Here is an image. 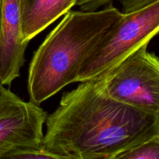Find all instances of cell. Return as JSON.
I'll return each mask as SVG.
<instances>
[{"mask_svg": "<svg viewBox=\"0 0 159 159\" xmlns=\"http://www.w3.org/2000/svg\"><path fill=\"white\" fill-rule=\"evenodd\" d=\"M45 126L40 148L73 159H110L159 137V115L115 100L102 77L64 93Z\"/></svg>", "mask_w": 159, "mask_h": 159, "instance_id": "obj_1", "label": "cell"}, {"mask_svg": "<svg viewBox=\"0 0 159 159\" xmlns=\"http://www.w3.org/2000/svg\"><path fill=\"white\" fill-rule=\"evenodd\" d=\"M64 16L29 65L27 90L30 102L37 105L77 82L83 62L123 13L110 4L100 10L71 9Z\"/></svg>", "mask_w": 159, "mask_h": 159, "instance_id": "obj_2", "label": "cell"}, {"mask_svg": "<svg viewBox=\"0 0 159 159\" xmlns=\"http://www.w3.org/2000/svg\"><path fill=\"white\" fill-rule=\"evenodd\" d=\"M159 33V0L123 17L81 66L77 82L102 77Z\"/></svg>", "mask_w": 159, "mask_h": 159, "instance_id": "obj_3", "label": "cell"}, {"mask_svg": "<svg viewBox=\"0 0 159 159\" xmlns=\"http://www.w3.org/2000/svg\"><path fill=\"white\" fill-rule=\"evenodd\" d=\"M148 45H142L102 78L106 93L115 100L159 115V58L148 52Z\"/></svg>", "mask_w": 159, "mask_h": 159, "instance_id": "obj_4", "label": "cell"}, {"mask_svg": "<svg viewBox=\"0 0 159 159\" xmlns=\"http://www.w3.org/2000/svg\"><path fill=\"white\" fill-rule=\"evenodd\" d=\"M46 112L3 88L0 94V156L17 148H40Z\"/></svg>", "mask_w": 159, "mask_h": 159, "instance_id": "obj_5", "label": "cell"}, {"mask_svg": "<svg viewBox=\"0 0 159 159\" xmlns=\"http://www.w3.org/2000/svg\"><path fill=\"white\" fill-rule=\"evenodd\" d=\"M22 0H2L0 23V83L10 85L20 76L27 43L22 36Z\"/></svg>", "mask_w": 159, "mask_h": 159, "instance_id": "obj_6", "label": "cell"}, {"mask_svg": "<svg viewBox=\"0 0 159 159\" xmlns=\"http://www.w3.org/2000/svg\"><path fill=\"white\" fill-rule=\"evenodd\" d=\"M77 0H22V36L29 43L75 6Z\"/></svg>", "mask_w": 159, "mask_h": 159, "instance_id": "obj_7", "label": "cell"}, {"mask_svg": "<svg viewBox=\"0 0 159 159\" xmlns=\"http://www.w3.org/2000/svg\"><path fill=\"white\" fill-rule=\"evenodd\" d=\"M110 159H159V137L123 151Z\"/></svg>", "mask_w": 159, "mask_h": 159, "instance_id": "obj_8", "label": "cell"}, {"mask_svg": "<svg viewBox=\"0 0 159 159\" xmlns=\"http://www.w3.org/2000/svg\"><path fill=\"white\" fill-rule=\"evenodd\" d=\"M0 159H73L61 156L41 148H17L0 156Z\"/></svg>", "mask_w": 159, "mask_h": 159, "instance_id": "obj_9", "label": "cell"}, {"mask_svg": "<svg viewBox=\"0 0 159 159\" xmlns=\"http://www.w3.org/2000/svg\"><path fill=\"white\" fill-rule=\"evenodd\" d=\"M122 7V13L127 14L139 10L158 0H119Z\"/></svg>", "mask_w": 159, "mask_h": 159, "instance_id": "obj_10", "label": "cell"}, {"mask_svg": "<svg viewBox=\"0 0 159 159\" xmlns=\"http://www.w3.org/2000/svg\"><path fill=\"white\" fill-rule=\"evenodd\" d=\"M113 0H77L75 6L82 11H96L102 6L110 4Z\"/></svg>", "mask_w": 159, "mask_h": 159, "instance_id": "obj_11", "label": "cell"}, {"mask_svg": "<svg viewBox=\"0 0 159 159\" xmlns=\"http://www.w3.org/2000/svg\"><path fill=\"white\" fill-rule=\"evenodd\" d=\"M2 0H0V23H1V16H2Z\"/></svg>", "mask_w": 159, "mask_h": 159, "instance_id": "obj_12", "label": "cell"}, {"mask_svg": "<svg viewBox=\"0 0 159 159\" xmlns=\"http://www.w3.org/2000/svg\"><path fill=\"white\" fill-rule=\"evenodd\" d=\"M3 88H4V86H3V85L0 83V94H1V92H2V90Z\"/></svg>", "mask_w": 159, "mask_h": 159, "instance_id": "obj_13", "label": "cell"}]
</instances>
